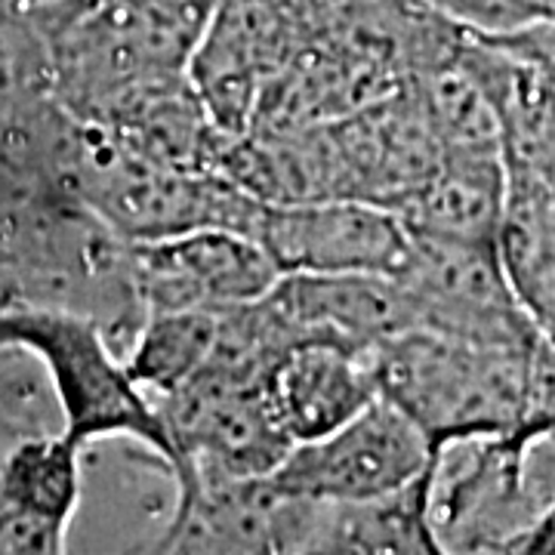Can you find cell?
<instances>
[{"mask_svg": "<svg viewBox=\"0 0 555 555\" xmlns=\"http://www.w3.org/2000/svg\"><path fill=\"white\" fill-rule=\"evenodd\" d=\"M219 0H47L31 7L65 115L112 124L133 102L189 78Z\"/></svg>", "mask_w": 555, "mask_h": 555, "instance_id": "obj_1", "label": "cell"}, {"mask_svg": "<svg viewBox=\"0 0 555 555\" xmlns=\"http://www.w3.org/2000/svg\"><path fill=\"white\" fill-rule=\"evenodd\" d=\"M543 337V334H540ZM531 343H491L429 327L401 331L371 352L379 396L416 423L433 454L473 438H509L521 448Z\"/></svg>", "mask_w": 555, "mask_h": 555, "instance_id": "obj_2", "label": "cell"}, {"mask_svg": "<svg viewBox=\"0 0 555 555\" xmlns=\"http://www.w3.org/2000/svg\"><path fill=\"white\" fill-rule=\"evenodd\" d=\"M62 185L118 238L158 241L195 229L254 235L266 201L219 170L155 158L100 124L72 118Z\"/></svg>", "mask_w": 555, "mask_h": 555, "instance_id": "obj_3", "label": "cell"}, {"mask_svg": "<svg viewBox=\"0 0 555 555\" xmlns=\"http://www.w3.org/2000/svg\"><path fill=\"white\" fill-rule=\"evenodd\" d=\"M0 352L35 358L60 401L62 433L80 441H137L170 476V438L155 398L139 386L124 352L96 318L62 306H0Z\"/></svg>", "mask_w": 555, "mask_h": 555, "instance_id": "obj_4", "label": "cell"}, {"mask_svg": "<svg viewBox=\"0 0 555 555\" xmlns=\"http://www.w3.org/2000/svg\"><path fill=\"white\" fill-rule=\"evenodd\" d=\"M155 408L170 438L173 488L192 476H269L294 448L272 401V379L214 361L170 396L155 398Z\"/></svg>", "mask_w": 555, "mask_h": 555, "instance_id": "obj_5", "label": "cell"}, {"mask_svg": "<svg viewBox=\"0 0 555 555\" xmlns=\"http://www.w3.org/2000/svg\"><path fill=\"white\" fill-rule=\"evenodd\" d=\"M543 444V441H540ZM509 438H473L436 456L433 528L441 553H509L518 534L550 503L537 496V448Z\"/></svg>", "mask_w": 555, "mask_h": 555, "instance_id": "obj_6", "label": "cell"}, {"mask_svg": "<svg viewBox=\"0 0 555 555\" xmlns=\"http://www.w3.org/2000/svg\"><path fill=\"white\" fill-rule=\"evenodd\" d=\"M436 466L426 436L379 396L327 436L299 441L269 473L287 494L352 503L392 494Z\"/></svg>", "mask_w": 555, "mask_h": 555, "instance_id": "obj_7", "label": "cell"}, {"mask_svg": "<svg viewBox=\"0 0 555 555\" xmlns=\"http://www.w3.org/2000/svg\"><path fill=\"white\" fill-rule=\"evenodd\" d=\"M254 238L281 275L398 278L414 250L396 210L356 198L262 204Z\"/></svg>", "mask_w": 555, "mask_h": 555, "instance_id": "obj_8", "label": "cell"}, {"mask_svg": "<svg viewBox=\"0 0 555 555\" xmlns=\"http://www.w3.org/2000/svg\"><path fill=\"white\" fill-rule=\"evenodd\" d=\"M309 496L287 494L272 476H192L149 553H306Z\"/></svg>", "mask_w": 555, "mask_h": 555, "instance_id": "obj_9", "label": "cell"}, {"mask_svg": "<svg viewBox=\"0 0 555 555\" xmlns=\"http://www.w3.org/2000/svg\"><path fill=\"white\" fill-rule=\"evenodd\" d=\"M411 238L414 250L398 281L414 302L416 327L491 343L540 337L509 284L500 244Z\"/></svg>", "mask_w": 555, "mask_h": 555, "instance_id": "obj_10", "label": "cell"}, {"mask_svg": "<svg viewBox=\"0 0 555 555\" xmlns=\"http://www.w3.org/2000/svg\"><path fill=\"white\" fill-rule=\"evenodd\" d=\"M130 266L145 312H225L262 299L281 278L266 247L235 229H195L137 241L130 244Z\"/></svg>", "mask_w": 555, "mask_h": 555, "instance_id": "obj_11", "label": "cell"}, {"mask_svg": "<svg viewBox=\"0 0 555 555\" xmlns=\"http://www.w3.org/2000/svg\"><path fill=\"white\" fill-rule=\"evenodd\" d=\"M83 444L65 433H22L0 454V553L56 555L83 496Z\"/></svg>", "mask_w": 555, "mask_h": 555, "instance_id": "obj_12", "label": "cell"}, {"mask_svg": "<svg viewBox=\"0 0 555 555\" xmlns=\"http://www.w3.org/2000/svg\"><path fill=\"white\" fill-rule=\"evenodd\" d=\"M284 324L306 339H327L374 352L379 343L416 327L414 302L389 275H281L266 294Z\"/></svg>", "mask_w": 555, "mask_h": 555, "instance_id": "obj_13", "label": "cell"}, {"mask_svg": "<svg viewBox=\"0 0 555 555\" xmlns=\"http://www.w3.org/2000/svg\"><path fill=\"white\" fill-rule=\"evenodd\" d=\"M506 160L500 145L441 149L436 170L396 214L416 238L500 244Z\"/></svg>", "mask_w": 555, "mask_h": 555, "instance_id": "obj_14", "label": "cell"}, {"mask_svg": "<svg viewBox=\"0 0 555 555\" xmlns=\"http://www.w3.org/2000/svg\"><path fill=\"white\" fill-rule=\"evenodd\" d=\"M377 398L371 352L327 339L297 343L272 374V401L294 444L334 433Z\"/></svg>", "mask_w": 555, "mask_h": 555, "instance_id": "obj_15", "label": "cell"}, {"mask_svg": "<svg viewBox=\"0 0 555 555\" xmlns=\"http://www.w3.org/2000/svg\"><path fill=\"white\" fill-rule=\"evenodd\" d=\"M433 476L414 478L392 494L327 503L312 500L306 553L429 555L441 553L433 528Z\"/></svg>", "mask_w": 555, "mask_h": 555, "instance_id": "obj_16", "label": "cell"}, {"mask_svg": "<svg viewBox=\"0 0 555 555\" xmlns=\"http://www.w3.org/2000/svg\"><path fill=\"white\" fill-rule=\"evenodd\" d=\"M219 315L210 309H173L145 312L124 361L139 386L152 398L170 396L214 352L219 334Z\"/></svg>", "mask_w": 555, "mask_h": 555, "instance_id": "obj_17", "label": "cell"}, {"mask_svg": "<svg viewBox=\"0 0 555 555\" xmlns=\"http://www.w3.org/2000/svg\"><path fill=\"white\" fill-rule=\"evenodd\" d=\"M509 553L521 555H555V494L550 496V503L540 509V516L518 534Z\"/></svg>", "mask_w": 555, "mask_h": 555, "instance_id": "obj_18", "label": "cell"}]
</instances>
